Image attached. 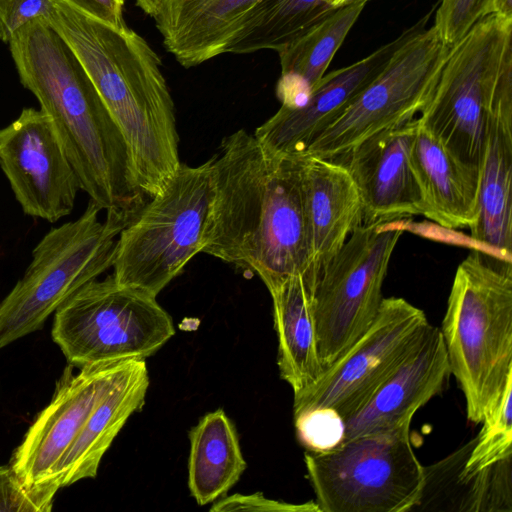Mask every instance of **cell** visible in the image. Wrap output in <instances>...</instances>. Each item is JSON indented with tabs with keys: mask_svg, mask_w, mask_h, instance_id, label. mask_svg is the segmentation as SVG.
<instances>
[{
	"mask_svg": "<svg viewBox=\"0 0 512 512\" xmlns=\"http://www.w3.org/2000/svg\"><path fill=\"white\" fill-rule=\"evenodd\" d=\"M201 253L256 274L268 291L305 277L310 242L302 157L274 153L244 129L225 137L212 160Z\"/></svg>",
	"mask_w": 512,
	"mask_h": 512,
	"instance_id": "6da1fadb",
	"label": "cell"
},
{
	"mask_svg": "<svg viewBox=\"0 0 512 512\" xmlns=\"http://www.w3.org/2000/svg\"><path fill=\"white\" fill-rule=\"evenodd\" d=\"M8 45L22 85L52 120L80 189L128 224L146 197L134 183L125 139L72 49L44 17L24 25Z\"/></svg>",
	"mask_w": 512,
	"mask_h": 512,
	"instance_id": "7a4b0ae2",
	"label": "cell"
},
{
	"mask_svg": "<svg viewBox=\"0 0 512 512\" xmlns=\"http://www.w3.org/2000/svg\"><path fill=\"white\" fill-rule=\"evenodd\" d=\"M46 22L72 49L128 147L137 189L151 198L180 165L175 108L162 61L132 28L52 0Z\"/></svg>",
	"mask_w": 512,
	"mask_h": 512,
	"instance_id": "3957f363",
	"label": "cell"
},
{
	"mask_svg": "<svg viewBox=\"0 0 512 512\" xmlns=\"http://www.w3.org/2000/svg\"><path fill=\"white\" fill-rule=\"evenodd\" d=\"M439 329L467 418L479 423L512 376V262L473 247L456 269Z\"/></svg>",
	"mask_w": 512,
	"mask_h": 512,
	"instance_id": "277c9868",
	"label": "cell"
},
{
	"mask_svg": "<svg viewBox=\"0 0 512 512\" xmlns=\"http://www.w3.org/2000/svg\"><path fill=\"white\" fill-rule=\"evenodd\" d=\"M512 94V17L491 14L450 47L419 122L464 162L481 166L488 114Z\"/></svg>",
	"mask_w": 512,
	"mask_h": 512,
	"instance_id": "5b68a950",
	"label": "cell"
},
{
	"mask_svg": "<svg viewBox=\"0 0 512 512\" xmlns=\"http://www.w3.org/2000/svg\"><path fill=\"white\" fill-rule=\"evenodd\" d=\"M212 160L199 166L180 163L121 230L112 264L117 283L157 297L202 252Z\"/></svg>",
	"mask_w": 512,
	"mask_h": 512,
	"instance_id": "8992f818",
	"label": "cell"
},
{
	"mask_svg": "<svg viewBox=\"0 0 512 512\" xmlns=\"http://www.w3.org/2000/svg\"><path fill=\"white\" fill-rule=\"evenodd\" d=\"M91 199L76 220L52 228L32 251L21 279L0 302V348L41 329L81 287L112 268L116 241L126 224Z\"/></svg>",
	"mask_w": 512,
	"mask_h": 512,
	"instance_id": "52a82bcc",
	"label": "cell"
},
{
	"mask_svg": "<svg viewBox=\"0 0 512 512\" xmlns=\"http://www.w3.org/2000/svg\"><path fill=\"white\" fill-rule=\"evenodd\" d=\"M410 424L358 436L328 451H307L305 465L320 512H410L424 483Z\"/></svg>",
	"mask_w": 512,
	"mask_h": 512,
	"instance_id": "ba28073f",
	"label": "cell"
},
{
	"mask_svg": "<svg viewBox=\"0 0 512 512\" xmlns=\"http://www.w3.org/2000/svg\"><path fill=\"white\" fill-rule=\"evenodd\" d=\"M175 334L156 297L120 285L112 275L94 279L54 313L52 339L73 367L139 360Z\"/></svg>",
	"mask_w": 512,
	"mask_h": 512,
	"instance_id": "9c48e42d",
	"label": "cell"
},
{
	"mask_svg": "<svg viewBox=\"0 0 512 512\" xmlns=\"http://www.w3.org/2000/svg\"><path fill=\"white\" fill-rule=\"evenodd\" d=\"M426 15L405 37L382 70L354 97L302 157L340 160L369 137L417 118L438 81L450 47Z\"/></svg>",
	"mask_w": 512,
	"mask_h": 512,
	"instance_id": "30bf717a",
	"label": "cell"
},
{
	"mask_svg": "<svg viewBox=\"0 0 512 512\" xmlns=\"http://www.w3.org/2000/svg\"><path fill=\"white\" fill-rule=\"evenodd\" d=\"M403 220L357 227L323 267L312 288L318 350L324 369L371 326Z\"/></svg>",
	"mask_w": 512,
	"mask_h": 512,
	"instance_id": "8fae6325",
	"label": "cell"
},
{
	"mask_svg": "<svg viewBox=\"0 0 512 512\" xmlns=\"http://www.w3.org/2000/svg\"><path fill=\"white\" fill-rule=\"evenodd\" d=\"M429 324L425 312L407 300L383 298L368 330L313 385L294 396L293 414L329 408L345 421L396 371Z\"/></svg>",
	"mask_w": 512,
	"mask_h": 512,
	"instance_id": "7c38bea8",
	"label": "cell"
},
{
	"mask_svg": "<svg viewBox=\"0 0 512 512\" xmlns=\"http://www.w3.org/2000/svg\"><path fill=\"white\" fill-rule=\"evenodd\" d=\"M0 167L25 214L54 223L72 212L79 180L41 108H24L0 129Z\"/></svg>",
	"mask_w": 512,
	"mask_h": 512,
	"instance_id": "4fadbf2b",
	"label": "cell"
},
{
	"mask_svg": "<svg viewBox=\"0 0 512 512\" xmlns=\"http://www.w3.org/2000/svg\"><path fill=\"white\" fill-rule=\"evenodd\" d=\"M130 361L87 365L77 373L68 364L49 404L11 457L10 466L25 484L48 482L57 462Z\"/></svg>",
	"mask_w": 512,
	"mask_h": 512,
	"instance_id": "5bb4252c",
	"label": "cell"
},
{
	"mask_svg": "<svg viewBox=\"0 0 512 512\" xmlns=\"http://www.w3.org/2000/svg\"><path fill=\"white\" fill-rule=\"evenodd\" d=\"M418 119L383 130L342 157L361 196L362 224L422 215L423 202L411 162Z\"/></svg>",
	"mask_w": 512,
	"mask_h": 512,
	"instance_id": "9a60e30c",
	"label": "cell"
},
{
	"mask_svg": "<svg viewBox=\"0 0 512 512\" xmlns=\"http://www.w3.org/2000/svg\"><path fill=\"white\" fill-rule=\"evenodd\" d=\"M404 37L405 31L363 59L325 74L302 105H281L256 129V139L274 153L302 157L310 143L382 70Z\"/></svg>",
	"mask_w": 512,
	"mask_h": 512,
	"instance_id": "2e32d148",
	"label": "cell"
},
{
	"mask_svg": "<svg viewBox=\"0 0 512 512\" xmlns=\"http://www.w3.org/2000/svg\"><path fill=\"white\" fill-rule=\"evenodd\" d=\"M450 375L441 331L429 324L396 371L344 421L343 441L411 422L419 408L441 393Z\"/></svg>",
	"mask_w": 512,
	"mask_h": 512,
	"instance_id": "e0dca14e",
	"label": "cell"
},
{
	"mask_svg": "<svg viewBox=\"0 0 512 512\" xmlns=\"http://www.w3.org/2000/svg\"><path fill=\"white\" fill-rule=\"evenodd\" d=\"M302 185L310 242L304 277L310 290L323 267L363 222L359 190L340 161L302 157Z\"/></svg>",
	"mask_w": 512,
	"mask_h": 512,
	"instance_id": "ac0fdd59",
	"label": "cell"
},
{
	"mask_svg": "<svg viewBox=\"0 0 512 512\" xmlns=\"http://www.w3.org/2000/svg\"><path fill=\"white\" fill-rule=\"evenodd\" d=\"M512 94L491 108L480 166L478 217L470 227L476 248L512 262Z\"/></svg>",
	"mask_w": 512,
	"mask_h": 512,
	"instance_id": "d6986e66",
	"label": "cell"
},
{
	"mask_svg": "<svg viewBox=\"0 0 512 512\" xmlns=\"http://www.w3.org/2000/svg\"><path fill=\"white\" fill-rule=\"evenodd\" d=\"M411 162L423 216L448 229L472 227L478 217L480 168L457 157L419 120Z\"/></svg>",
	"mask_w": 512,
	"mask_h": 512,
	"instance_id": "ffe728a7",
	"label": "cell"
},
{
	"mask_svg": "<svg viewBox=\"0 0 512 512\" xmlns=\"http://www.w3.org/2000/svg\"><path fill=\"white\" fill-rule=\"evenodd\" d=\"M257 0H160L154 18L165 49L185 68L226 53Z\"/></svg>",
	"mask_w": 512,
	"mask_h": 512,
	"instance_id": "44dd1931",
	"label": "cell"
},
{
	"mask_svg": "<svg viewBox=\"0 0 512 512\" xmlns=\"http://www.w3.org/2000/svg\"><path fill=\"white\" fill-rule=\"evenodd\" d=\"M148 387L145 360H131L57 462L48 482L62 488L96 477L101 460L113 440L128 418L142 408Z\"/></svg>",
	"mask_w": 512,
	"mask_h": 512,
	"instance_id": "7402d4cb",
	"label": "cell"
},
{
	"mask_svg": "<svg viewBox=\"0 0 512 512\" xmlns=\"http://www.w3.org/2000/svg\"><path fill=\"white\" fill-rule=\"evenodd\" d=\"M473 442L424 466L421 495L411 511L512 512V455L468 474L464 465Z\"/></svg>",
	"mask_w": 512,
	"mask_h": 512,
	"instance_id": "603a6c76",
	"label": "cell"
},
{
	"mask_svg": "<svg viewBox=\"0 0 512 512\" xmlns=\"http://www.w3.org/2000/svg\"><path fill=\"white\" fill-rule=\"evenodd\" d=\"M269 293L278 337V367L294 396L322 375L311 290L303 275L287 278Z\"/></svg>",
	"mask_w": 512,
	"mask_h": 512,
	"instance_id": "cb8c5ba5",
	"label": "cell"
},
{
	"mask_svg": "<svg viewBox=\"0 0 512 512\" xmlns=\"http://www.w3.org/2000/svg\"><path fill=\"white\" fill-rule=\"evenodd\" d=\"M367 2L356 0L334 9L277 52L281 76L276 94L283 106L298 107L306 101Z\"/></svg>",
	"mask_w": 512,
	"mask_h": 512,
	"instance_id": "d4e9b609",
	"label": "cell"
},
{
	"mask_svg": "<svg viewBox=\"0 0 512 512\" xmlns=\"http://www.w3.org/2000/svg\"><path fill=\"white\" fill-rule=\"evenodd\" d=\"M188 487L198 505L223 496L246 469L234 424L222 409L204 415L189 432Z\"/></svg>",
	"mask_w": 512,
	"mask_h": 512,
	"instance_id": "484cf974",
	"label": "cell"
},
{
	"mask_svg": "<svg viewBox=\"0 0 512 512\" xmlns=\"http://www.w3.org/2000/svg\"><path fill=\"white\" fill-rule=\"evenodd\" d=\"M334 9L325 0H257L226 53L278 52Z\"/></svg>",
	"mask_w": 512,
	"mask_h": 512,
	"instance_id": "4316f807",
	"label": "cell"
},
{
	"mask_svg": "<svg viewBox=\"0 0 512 512\" xmlns=\"http://www.w3.org/2000/svg\"><path fill=\"white\" fill-rule=\"evenodd\" d=\"M480 432L466 459L464 471L474 474L512 455V376L495 404L484 414Z\"/></svg>",
	"mask_w": 512,
	"mask_h": 512,
	"instance_id": "83f0119b",
	"label": "cell"
},
{
	"mask_svg": "<svg viewBox=\"0 0 512 512\" xmlns=\"http://www.w3.org/2000/svg\"><path fill=\"white\" fill-rule=\"evenodd\" d=\"M491 14L512 17V0H440L433 27L440 39L452 46Z\"/></svg>",
	"mask_w": 512,
	"mask_h": 512,
	"instance_id": "f1b7e54d",
	"label": "cell"
},
{
	"mask_svg": "<svg viewBox=\"0 0 512 512\" xmlns=\"http://www.w3.org/2000/svg\"><path fill=\"white\" fill-rule=\"evenodd\" d=\"M59 489L53 482L27 485L10 464L0 465V512H49Z\"/></svg>",
	"mask_w": 512,
	"mask_h": 512,
	"instance_id": "f546056e",
	"label": "cell"
},
{
	"mask_svg": "<svg viewBox=\"0 0 512 512\" xmlns=\"http://www.w3.org/2000/svg\"><path fill=\"white\" fill-rule=\"evenodd\" d=\"M293 416L297 438L307 451H328L343 441L344 421L334 410L315 408Z\"/></svg>",
	"mask_w": 512,
	"mask_h": 512,
	"instance_id": "4dcf8cb0",
	"label": "cell"
},
{
	"mask_svg": "<svg viewBox=\"0 0 512 512\" xmlns=\"http://www.w3.org/2000/svg\"><path fill=\"white\" fill-rule=\"evenodd\" d=\"M52 0H0V39L7 43L29 22L46 17Z\"/></svg>",
	"mask_w": 512,
	"mask_h": 512,
	"instance_id": "1f68e13d",
	"label": "cell"
},
{
	"mask_svg": "<svg viewBox=\"0 0 512 512\" xmlns=\"http://www.w3.org/2000/svg\"><path fill=\"white\" fill-rule=\"evenodd\" d=\"M212 512L265 511V512H320L316 502L291 504L266 498L261 493L233 494L218 499L210 508Z\"/></svg>",
	"mask_w": 512,
	"mask_h": 512,
	"instance_id": "d6a6232c",
	"label": "cell"
},
{
	"mask_svg": "<svg viewBox=\"0 0 512 512\" xmlns=\"http://www.w3.org/2000/svg\"><path fill=\"white\" fill-rule=\"evenodd\" d=\"M85 14L116 28L127 25L123 10L125 0H66Z\"/></svg>",
	"mask_w": 512,
	"mask_h": 512,
	"instance_id": "836d02e7",
	"label": "cell"
},
{
	"mask_svg": "<svg viewBox=\"0 0 512 512\" xmlns=\"http://www.w3.org/2000/svg\"><path fill=\"white\" fill-rule=\"evenodd\" d=\"M135 4L146 15L154 19L159 10L160 0H135Z\"/></svg>",
	"mask_w": 512,
	"mask_h": 512,
	"instance_id": "e575fe53",
	"label": "cell"
},
{
	"mask_svg": "<svg viewBox=\"0 0 512 512\" xmlns=\"http://www.w3.org/2000/svg\"><path fill=\"white\" fill-rule=\"evenodd\" d=\"M332 8H338L356 0H325ZM369 1V0H367Z\"/></svg>",
	"mask_w": 512,
	"mask_h": 512,
	"instance_id": "d590c367",
	"label": "cell"
}]
</instances>
